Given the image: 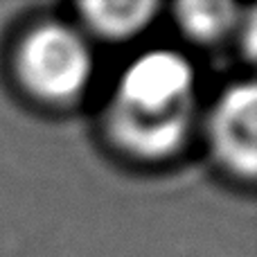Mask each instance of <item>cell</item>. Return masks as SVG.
I'll list each match as a JSON object with an SVG mask.
<instances>
[{
    "instance_id": "6da1fadb",
    "label": "cell",
    "mask_w": 257,
    "mask_h": 257,
    "mask_svg": "<svg viewBox=\"0 0 257 257\" xmlns=\"http://www.w3.org/2000/svg\"><path fill=\"white\" fill-rule=\"evenodd\" d=\"M14 72L30 97L48 106L77 102L95 75V57L84 32L45 21L25 32L14 52Z\"/></svg>"
},
{
    "instance_id": "7a4b0ae2",
    "label": "cell",
    "mask_w": 257,
    "mask_h": 257,
    "mask_svg": "<svg viewBox=\"0 0 257 257\" xmlns=\"http://www.w3.org/2000/svg\"><path fill=\"white\" fill-rule=\"evenodd\" d=\"M196 70L185 54L154 48L122 70L111 106L140 117H165L196 108Z\"/></svg>"
},
{
    "instance_id": "3957f363",
    "label": "cell",
    "mask_w": 257,
    "mask_h": 257,
    "mask_svg": "<svg viewBox=\"0 0 257 257\" xmlns=\"http://www.w3.org/2000/svg\"><path fill=\"white\" fill-rule=\"evenodd\" d=\"M210 149L217 163L241 181L257 174V86L235 81L212 104L208 117Z\"/></svg>"
},
{
    "instance_id": "277c9868",
    "label": "cell",
    "mask_w": 257,
    "mask_h": 257,
    "mask_svg": "<svg viewBox=\"0 0 257 257\" xmlns=\"http://www.w3.org/2000/svg\"><path fill=\"white\" fill-rule=\"evenodd\" d=\"M194 111L196 108L165 117H140L108 104L104 111V133L128 158L163 163L185 147L194 124Z\"/></svg>"
},
{
    "instance_id": "5b68a950",
    "label": "cell",
    "mask_w": 257,
    "mask_h": 257,
    "mask_svg": "<svg viewBox=\"0 0 257 257\" xmlns=\"http://www.w3.org/2000/svg\"><path fill=\"white\" fill-rule=\"evenodd\" d=\"M163 5L156 0H88L77 12L90 34L111 43L133 41L154 25Z\"/></svg>"
},
{
    "instance_id": "8992f818",
    "label": "cell",
    "mask_w": 257,
    "mask_h": 257,
    "mask_svg": "<svg viewBox=\"0 0 257 257\" xmlns=\"http://www.w3.org/2000/svg\"><path fill=\"white\" fill-rule=\"evenodd\" d=\"M244 9L230 0H183L174 5V21L187 41L217 45L239 27Z\"/></svg>"
},
{
    "instance_id": "52a82bcc",
    "label": "cell",
    "mask_w": 257,
    "mask_h": 257,
    "mask_svg": "<svg viewBox=\"0 0 257 257\" xmlns=\"http://www.w3.org/2000/svg\"><path fill=\"white\" fill-rule=\"evenodd\" d=\"M237 32H239V36H241L244 57L248 59V61H255V54H257V9L255 7H248L244 12Z\"/></svg>"
}]
</instances>
